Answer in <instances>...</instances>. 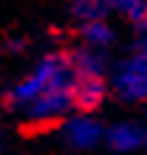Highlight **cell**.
Returning a JSON list of instances; mask_svg holds the SVG:
<instances>
[{
    "label": "cell",
    "mask_w": 147,
    "mask_h": 155,
    "mask_svg": "<svg viewBox=\"0 0 147 155\" xmlns=\"http://www.w3.org/2000/svg\"><path fill=\"white\" fill-rule=\"evenodd\" d=\"M76 84L71 53H47L40 58L29 74H24L8 92H5V105L13 113H21L26 105H32L37 97H42L50 90H66Z\"/></svg>",
    "instance_id": "1"
},
{
    "label": "cell",
    "mask_w": 147,
    "mask_h": 155,
    "mask_svg": "<svg viewBox=\"0 0 147 155\" xmlns=\"http://www.w3.org/2000/svg\"><path fill=\"white\" fill-rule=\"evenodd\" d=\"M110 90L121 103H147V34H139L110 68Z\"/></svg>",
    "instance_id": "2"
},
{
    "label": "cell",
    "mask_w": 147,
    "mask_h": 155,
    "mask_svg": "<svg viewBox=\"0 0 147 155\" xmlns=\"http://www.w3.org/2000/svg\"><path fill=\"white\" fill-rule=\"evenodd\" d=\"M71 113H74V87H66V90L45 92L32 105H26L18 116L29 126H50V124H63Z\"/></svg>",
    "instance_id": "3"
},
{
    "label": "cell",
    "mask_w": 147,
    "mask_h": 155,
    "mask_svg": "<svg viewBox=\"0 0 147 155\" xmlns=\"http://www.w3.org/2000/svg\"><path fill=\"white\" fill-rule=\"evenodd\" d=\"M60 142L74 153H90L105 142V126L92 113H71L60 124Z\"/></svg>",
    "instance_id": "4"
},
{
    "label": "cell",
    "mask_w": 147,
    "mask_h": 155,
    "mask_svg": "<svg viewBox=\"0 0 147 155\" xmlns=\"http://www.w3.org/2000/svg\"><path fill=\"white\" fill-rule=\"evenodd\" d=\"M105 145L113 153H134L147 145V131L137 121H118L113 126H105Z\"/></svg>",
    "instance_id": "5"
},
{
    "label": "cell",
    "mask_w": 147,
    "mask_h": 155,
    "mask_svg": "<svg viewBox=\"0 0 147 155\" xmlns=\"http://www.w3.org/2000/svg\"><path fill=\"white\" fill-rule=\"evenodd\" d=\"M110 84L108 79H76L74 84V110L76 113H92L105 103Z\"/></svg>",
    "instance_id": "6"
},
{
    "label": "cell",
    "mask_w": 147,
    "mask_h": 155,
    "mask_svg": "<svg viewBox=\"0 0 147 155\" xmlns=\"http://www.w3.org/2000/svg\"><path fill=\"white\" fill-rule=\"evenodd\" d=\"M71 63H74V74L76 79H108L110 76V63L108 55L100 50H90V48H79L71 53Z\"/></svg>",
    "instance_id": "7"
},
{
    "label": "cell",
    "mask_w": 147,
    "mask_h": 155,
    "mask_svg": "<svg viewBox=\"0 0 147 155\" xmlns=\"http://www.w3.org/2000/svg\"><path fill=\"white\" fill-rule=\"evenodd\" d=\"M79 37H82L84 48L100 50V53H105L108 48L116 45V29L108 18H95V21L79 24Z\"/></svg>",
    "instance_id": "8"
},
{
    "label": "cell",
    "mask_w": 147,
    "mask_h": 155,
    "mask_svg": "<svg viewBox=\"0 0 147 155\" xmlns=\"http://www.w3.org/2000/svg\"><path fill=\"white\" fill-rule=\"evenodd\" d=\"M108 8L126 18L137 34H147V0H108Z\"/></svg>",
    "instance_id": "9"
},
{
    "label": "cell",
    "mask_w": 147,
    "mask_h": 155,
    "mask_svg": "<svg viewBox=\"0 0 147 155\" xmlns=\"http://www.w3.org/2000/svg\"><path fill=\"white\" fill-rule=\"evenodd\" d=\"M108 0H68V13H71L79 24L95 21V18L108 16Z\"/></svg>",
    "instance_id": "10"
},
{
    "label": "cell",
    "mask_w": 147,
    "mask_h": 155,
    "mask_svg": "<svg viewBox=\"0 0 147 155\" xmlns=\"http://www.w3.org/2000/svg\"><path fill=\"white\" fill-rule=\"evenodd\" d=\"M0 142H3V129H0Z\"/></svg>",
    "instance_id": "11"
}]
</instances>
